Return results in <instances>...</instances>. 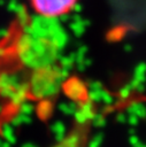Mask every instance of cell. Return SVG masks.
I'll return each mask as SVG.
<instances>
[{"label": "cell", "instance_id": "7a4b0ae2", "mask_svg": "<svg viewBox=\"0 0 146 147\" xmlns=\"http://www.w3.org/2000/svg\"><path fill=\"white\" fill-rule=\"evenodd\" d=\"M78 0H30L32 8L39 16L57 18L68 14Z\"/></svg>", "mask_w": 146, "mask_h": 147}, {"label": "cell", "instance_id": "6da1fadb", "mask_svg": "<svg viewBox=\"0 0 146 147\" xmlns=\"http://www.w3.org/2000/svg\"><path fill=\"white\" fill-rule=\"evenodd\" d=\"M66 46L67 33L57 18L37 15L22 26L15 54L21 67L31 74L36 92L47 94L55 88Z\"/></svg>", "mask_w": 146, "mask_h": 147}, {"label": "cell", "instance_id": "3957f363", "mask_svg": "<svg viewBox=\"0 0 146 147\" xmlns=\"http://www.w3.org/2000/svg\"><path fill=\"white\" fill-rule=\"evenodd\" d=\"M90 124L91 118L85 117L84 121H79L61 140L51 147H87Z\"/></svg>", "mask_w": 146, "mask_h": 147}]
</instances>
